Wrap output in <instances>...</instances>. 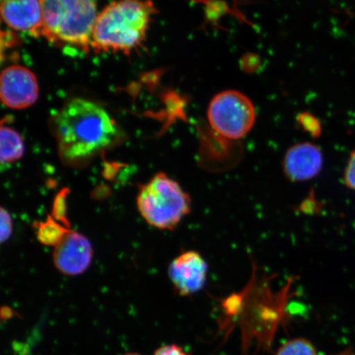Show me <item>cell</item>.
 Segmentation results:
<instances>
[{
	"label": "cell",
	"instance_id": "ac0fdd59",
	"mask_svg": "<svg viewBox=\"0 0 355 355\" xmlns=\"http://www.w3.org/2000/svg\"><path fill=\"white\" fill-rule=\"evenodd\" d=\"M123 355H141V354H137V353H128V354H125Z\"/></svg>",
	"mask_w": 355,
	"mask_h": 355
},
{
	"label": "cell",
	"instance_id": "8992f818",
	"mask_svg": "<svg viewBox=\"0 0 355 355\" xmlns=\"http://www.w3.org/2000/svg\"><path fill=\"white\" fill-rule=\"evenodd\" d=\"M0 95L3 103L8 108H28L38 100L37 78L32 71L24 66L8 67L1 74Z\"/></svg>",
	"mask_w": 355,
	"mask_h": 355
},
{
	"label": "cell",
	"instance_id": "30bf717a",
	"mask_svg": "<svg viewBox=\"0 0 355 355\" xmlns=\"http://www.w3.org/2000/svg\"><path fill=\"white\" fill-rule=\"evenodd\" d=\"M2 19L10 28L41 37L42 10L40 0H1Z\"/></svg>",
	"mask_w": 355,
	"mask_h": 355
},
{
	"label": "cell",
	"instance_id": "6da1fadb",
	"mask_svg": "<svg viewBox=\"0 0 355 355\" xmlns=\"http://www.w3.org/2000/svg\"><path fill=\"white\" fill-rule=\"evenodd\" d=\"M51 126L62 161L73 167L85 166L121 137L108 111L81 97L67 101L53 116Z\"/></svg>",
	"mask_w": 355,
	"mask_h": 355
},
{
	"label": "cell",
	"instance_id": "5bb4252c",
	"mask_svg": "<svg viewBox=\"0 0 355 355\" xmlns=\"http://www.w3.org/2000/svg\"><path fill=\"white\" fill-rule=\"evenodd\" d=\"M300 125L303 128L305 132H308L313 137H318L322 133V125L320 121L308 112L301 113L297 118Z\"/></svg>",
	"mask_w": 355,
	"mask_h": 355
},
{
	"label": "cell",
	"instance_id": "7c38bea8",
	"mask_svg": "<svg viewBox=\"0 0 355 355\" xmlns=\"http://www.w3.org/2000/svg\"><path fill=\"white\" fill-rule=\"evenodd\" d=\"M35 227L37 230L39 241L46 244V245L54 247L57 243H59L62 238L69 230L57 223L51 216L49 217L47 220L35 224Z\"/></svg>",
	"mask_w": 355,
	"mask_h": 355
},
{
	"label": "cell",
	"instance_id": "8fae6325",
	"mask_svg": "<svg viewBox=\"0 0 355 355\" xmlns=\"http://www.w3.org/2000/svg\"><path fill=\"white\" fill-rule=\"evenodd\" d=\"M0 159L1 166H7L19 161L24 157L25 146L20 133L10 126L2 123L0 132Z\"/></svg>",
	"mask_w": 355,
	"mask_h": 355
},
{
	"label": "cell",
	"instance_id": "5b68a950",
	"mask_svg": "<svg viewBox=\"0 0 355 355\" xmlns=\"http://www.w3.org/2000/svg\"><path fill=\"white\" fill-rule=\"evenodd\" d=\"M208 124L219 135L232 141L246 136L254 127L256 110L243 93L230 90L217 94L207 110Z\"/></svg>",
	"mask_w": 355,
	"mask_h": 355
},
{
	"label": "cell",
	"instance_id": "ba28073f",
	"mask_svg": "<svg viewBox=\"0 0 355 355\" xmlns=\"http://www.w3.org/2000/svg\"><path fill=\"white\" fill-rule=\"evenodd\" d=\"M207 272L205 259L193 250L178 256L168 269L173 288L180 296H190L201 291L205 286Z\"/></svg>",
	"mask_w": 355,
	"mask_h": 355
},
{
	"label": "cell",
	"instance_id": "3957f363",
	"mask_svg": "<svg viewBox=\"0 0 355 355\" xmlns=\"http://www.w3.org/2000/svg\"><path fill=\"white\" fill-rule=\"evenodd\" d=\"M42 10L41 37L60 46L90 50L98 11V0H40Z\"/></svg>",
	"mask_w": 355,
	"mask_h": 355
},
{
	"label": "cell",
	"instance_id": "9a60e30c",
	"mask_svg": "<svg viewBox=\"0 0 355 355\" xmlns=\"http://www.w3.org/2000/svg\"><path fill=\"white\" fill-rule=\"evenodd\" d=\"M0 222H1L0 239H1V243H4L12 236V220L10 213L3 207H1V210H0Z\"/></svg>",
	"mask_w": 355,
	"mask_h": 355
},
{
	"label": "cell",
	"instance_id": "4fadbf2b",
	"mask_svg": "<svg viewBox=\"0 0 355 355\" xmlns=\"http://www.w3.org/2000/svg\"><path fill=\"white\" fill-rule=\"evenodd\" d=\"M276 355H318V354L310 340L298 337V338L288 340L279 346Z\"/></svg>",
	"mask_w": 355,
	"mask_h": 355
},
{
	"label": "cell",
	"instance_id": "2e32d148",
	"mask_svg": "<svg viewBox=\"0 0 355 355\" xmlns=\"http://www.w3.org/2000/svg\"><path fill=\"white\" fill-rule=\"evenodd\" d=\"M344 182L349 189L355 191V150H353L349 155L345 171Z\"/></svg>",
	"mask_w": 355,
	"mask_h": 355
},
{
	"label": "cell",
	"instance_id": "9c48e42d",
	"mask_svg": "<svg viewBox=\"0 0 355 355\" xmlns=\"http://www.w3.org/2000/svg\"><path fill=\"white\" fill-rule=\"evenodd\" d=\"M323 155L318 146L311 143L298 144L288 148L283 161V172L291 182L313 179L321 172Z\"/></svg>",
	"mask_w": 355,
	"mask_h": 355
},
{
	"label": "cell",
	"instance_id": "52a82bcc",
	"mask_svg": "<svg viewBox=\"0 0 355 355\" xmlns=\"http://www.w3.org/2000/svg\"><path fill=\"white\" fill-rule=\"evenodd\" d=\"M93 257L92 243L81 233L69 230L55 246L53 261L62 274L76 277L85 272Z\"/></svg>",
	"mask_w": 355,
	"mask_h": 355
},
{
	"label": "cell",
	"instance_id": "e0dca14e",
	"mask_svg": "<svg viewBox=\"0 0 355 355\" xmlns=\"http://www.w3.org/2000/svg\"><path fill=\"white\" fill-rule=\"evenodd\" d=\"M153 355H190L189 353L176 344L162 345L155 350Z\"/></svg>",
	"mask_w": 355,
	"mask_h": 355
},
{
	"label": "cell",
	"instance_id": "277c9868",
	"mask_svg": "<svg viewBox=\"0 0 355 355\" xmlns=\"http://www.w3.org/2000/svg\"><path fill=\"white\" fill-rule=\"evenodd\" d=\"M137 205L150 225L171 230L190 212L191 199L178 182L161 172L141 186Z\"/></svg>",
	"mask_w": 355,
	"mask_h": 355
},
{
	"label": "cell",
	"instance_id": "7a4b0ae2",
	"mask_svg": "<svg viewBox=\"0 0 355 355\" xmlns=\"http://www.w3.org/2000/svg\"><path fill=\"white\" fill-rule=\"evenodd\" d=\"M155 10L152 0H116L99 12L91 48L130 55L143 46Z\"/></svg>",
	"mask_w": 355,
	"mask_h": 355
}]
</instances>
